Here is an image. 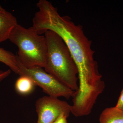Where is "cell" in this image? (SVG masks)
I'll use <instances>...</instances> for the list:
<instances>
[{
    "label": "cell",
    "instance_id": "6da1fadb",
    "mask_svg": "<svg viewBox=\"0 0 123 123\" xmlns=\"http://www.w3.org/2000/svg\"><path fill=\"white\" fill-rule=\"evenodd\" d=\"M33 27L39 34L51 31L60 36L70 51L78 71V91L88 93L102 80L92 42L85 35L82 27L76 24L67 15L61 16L51 2L40 6L33 19Z\"/></svg>",
    "mask_w": 123,
    "mask_h": 123
},
{
    "label": "cell",
    "instance_id": "7a4b0ae2",
    "mask_svg": "<svg viewBox=\"0 0 123 123\" xmlns=\"http://www.w3.org/2000/svg\"><path fill=\"white\" fill-rule=\"evenodd\" d=\"M47 45L44 70L74 91L79 89L78 71L70 51L62 38L51 31L44 34Z\"/></svg>",
    "mask_w": 123,
    "mask_h": 123
},
{
    "label": "cell",
    "instance_id": "3957f363",
    "mask_svg": "<svg viewBox=\"0 0 123 123\" xmlns=\"http://www.w3.org/2000/svg\"><path fill=\"white\" fill-rule=\"evenodd\" d=\"M9 40L17 47L18 59L27 68H44L47 55L44 35L38 34L32 26L29 28L18 24L11 31Z\"/></svg>",
    "mask_w": 123,
    "mask_h": 123
},
{
    "label": "cell",
    "instance_id": "277c9868",
    "mask_svg": "<svg viewBox=\"0 0 123 123\" xmlns=\"http://www.w3.org/2000/svg\"><path fill=\"white\" fill-rule=\"evenodd\" d=\"M18 61L20 69L18 75H25L30 77L35 86L42 88L48 96L57 98L63 97L67 99L73 97L75 91L62 84L46 72L43 68L35 67L27 68L20 63L18 58Z\"/></svg>",
    "mask_w": 123,
    "mask_h": 123
},
{
    "label": "cell",
    "instance_id": "5b68a950",
    "mask_svg": "<svg viewBox=\"0 0 123 123\" xmlns=\"http://www.w3.org/2000/svg\"><path fill=\"white\" fill-rule=\"evenodd\" d=\"M71 106L66 101L49 96L39 98L35 103L37 123H52L62 114L69 117Z\"/></svg>",
    "mask_w": 123,
    "mask_h": 123
},
{
    "label": "cell",
    "instance_id": "8992f818",
    "mask_svg": "<svg viewBox=\"0 0 123 123\" xmlns=\"http://www.w3.org/2000/svg\"><path fill=\"white\" fill-rule=\"evenodd\" d=\"M17 20L11 13L0 10V43L9 39L11 31L18 24Z\"/></svg>",
    "mask_w": 123,
    "mask_h": 123
},
{
    "label": "cell",
    "instance_id": "52a82bcc",
    "mask_svg": "<svg viewBox=\"0 0 123 123\" xmlns=\"http://www.w3.org/2000/svg\"><path fill=\"white\" fill-rule=\"evenodd\" d=\"M100 123H123V110L116 107L107 108L101 112Z\"/></svg>",
    "mask_w": 123,
    "mask_h": 123
},
{
    "label": "cell",
    "instance_id": "ba28073f",
    "mask_svg": "<svg viewBox=\"0 0 123 123\" xmlns=\"http://www.w3.org/2000/svg\"><path fill=\"white\" fill-rule=\"evenodd\" d=\"M0 62L9 67L15 73L19 74L20 69L18 65L17 55L0 47Z\"/></svg>",
    "mask_w": 123,
    "mask_h": 123
},
{
    "label": "cell",
    "instance_id": "9c48e42d",
    "mask_svg": "<svg viewBox=\"0 0 123 123\" xmlns=\"http://www.w3.org/2000/svg\"><path fill=\"white\" fill-rule=\"evenodd\" d=\"M35 84L30 77L22 75L18 78L15 82V90L22 95L30 94L34 90Z\"/></svg>",
    "mask_w": 123,
    "mask_h": 123
},
{
    "label": "cell",
    "instance_id": "30bf717a",
    "mask_svg": "<svg viewBox=\"0 0 123 123\" xmlns=\"http://www.w3.org/2000/svg\"><path fill=\"white\" fill-rule=\"evenodd\" d=\"M68 118L64 114H62L52 123H68L67 119Z\"/></svg>",
    "mask_w": 123,
    "mask_h": 123
},
{
    "label": "cell",
    "instance_id": "8fae6325",
    "mask_svg": "<svg viewBox=\"0 0 123 123\" xmlns=\"http://www.w3.org/2000/svg\"><path fill=\"white\" fill-rule=\"evenodd\" d=\"M115 106L123 110V88Z\"/></svg>",
    "mask_w": 123,
    "mask_h": 123
},
{
    "label": "cell",
    "instance_id": "7c38bea8",
    "mask_svg": "<svg viewBox=\"0 0 123 123\" xmlns=\"http://www.w3.org/2000/svg\"><path fill=\"white\" fill-rule=\"evenodd\" d=\"M11 73L10 69L5 71H0V81L8 77Z\"/></svg>",
    "mask_w": 123,
    "mask_h": 123
},
{
    "label": "cell",
    "instance_id": "4fadbf2b",
    "mask_svg": "<svg viewBox=\"0 0 123 123\" xmlns=\"http://www.w3.org/2000/svg\"><path fill=\"white\" fill-rule=\"evenodd\" d=\"M5 9L3 8L2 7H1V6L0 5V10H4Z\"/></svg>",
    "mask_w": 123,
    "mask_h": 123
}]
</instances>
